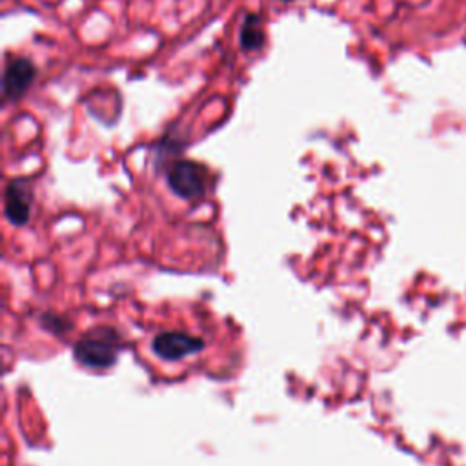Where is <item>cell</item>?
I'll return each instance as SVG.
<instances>
[{"label": "cell", "instance_id": "5b68a950", "mask_svg": "<svg viewBox=\"0 0 466 466\" xmlns=\"http://www.w3.org/2000/svg\"><path fill=\"white\" fill-rule=\"evenodd\" d=\"M36 76L35 64L25 56L13 58L4 71V100H18Z\"/></svg>", "mask_w": 466, "mask_h": 466}, {"label": "cell", "instance_id": "7a4b0ae2", "mask_svg": "<svg viewBox=\"0 0 466 466\" xmlns=\"http://www.w3.org/2000/svg\"><path fill=\"white\" fill-rule=\"evenodd\" d=\"M109 329L100 328L96 331H91L84 339H80L75 346V357L78 362L89 366V368H107L116 360V335Z\"/></svg>", "mask_w": 466, "mask_h": 466}, {"label": "cell", "instance_id": "3957f363", "mask_svg": "<svg viewBox=\"0 0 466 466\" xmlns=\"http://www.w3.org/2000/svg\"><path fill=\"white\" fill-rule=\"evenodd\" d=\"M202 346H204L202 339L193 337L186 331H162L151 342L155 355L167 362L182 360V359L200 351Z\"/></svg>", "mask_w": 466, "mask_h": 466}, {"label": "cell", "instance_id": "6da1fadb", "mask_svg": "<svg viewBox=\"0 0 466 466\" xmlns=\"http://www.w3.org/2000/svg\"><path fill=\"white\" fill-rule=\"evenodd\" d=\"M167 186L171 191L186 200L198 198L208 187V171L204 166L193 160H177L169 166L166 173Z\"/></svg>", "mask_w": 466, "mask_h": 466}, {"label": "cell", "instance_id": "8992f818", "mask_svg": "<svg viewBox=\"0 0 466 466\" xmlns=\"http://www.w3.org/2000/svg\"><path fill=\"white\" fill-rule=\"evenodd\" d=\"M240 47L244 51H257L264 46V29L260 16L255 13H248L240 25Z\"/></svg>", "mask_w": 466, "mask_h": 466}, {"label": "cell", "instance_id": "277c9868", "mask_svg": "<svg viewBox=\"0 0 466 466\" xmlns=\"http://www.w3.org/2000/svg\"><path fill=\"white\" fill-rule=\"evenodd\" d=\"M33 202L31 182L25 178H15L7 184L4 193V211L5 218L13 226H24L29 220Z\"/></svg>", "mask_w": 466, "mask_h": 466}]
</instances>
